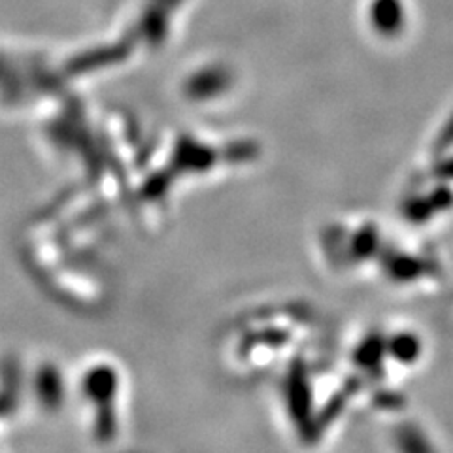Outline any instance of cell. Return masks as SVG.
<instances>
[{
	"label": "cell",
	"mask_w": 453,
	"mask_h": 453,
	"mask_svg": "<svg viewBox=\"0 0 453 453\" xmlns=\"http://www.w3.org/2000/svg\"><path fill=\"white\" fill-rule=\"evenodd\" d=\"M368 13L376 33L384 36L399 35L406 21L403 0H372Z\"/></svg>",
	"instance_id": "cell-1"
}]
</instances>
